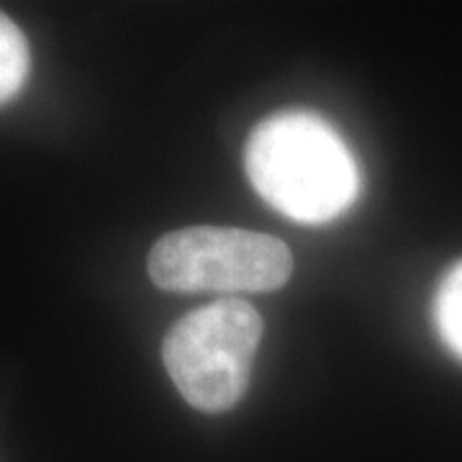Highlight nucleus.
<instances>
[{"mask_svg": "<svg viewBox=\"0 0 462 462\" xmlns=\"http://www.w3.org/2000/svg\"><path fill=\"white\" fill-rule=\"evenodd\" d=\"M245 167L264 203L298 224H327L360 193L355 154L329 121L309 111L260 121L249 134Z\"/></svg>", "mask_w": 462, "mask_h": 462, "instance_id": "obj_1", "label": "nucleus"}, {"mask_svg": "<svg viewBox=\"0 0 462 462\" xmlns=\"http://www.w3.org/2000/svg\"><path fill=\"white\" fill-rule=\"evenodd\" d=\"M260 339V311L245 298H218L167 331L162 360L193 409L221 413L245 396Z\"/></svg>", "mask_w": 462, "mask_h": 462, "instance_id": "obj_2", "label": "nucleus"}, {"mask_svg": "<svg viewBox=\"0 0 462 462\" xmlns=\"http://www.w3.org/2000/svg\"><path fill=\"white\" fill-rule=\"evenodd\" d=\"M149 278L170 293H270L293 273L291 249L270 234L188 226L149 252Z\"/></svg>", "mask_w": 462, "mask_h": 462, "instance_id": "obj_3", "label": "nucleus"}, {"mask_svg": "<svg viewBox=\"0 0 462 462\" xmlns=\"http://www.w3.org/2000/svg\"><path fill=\"white\" fill-rule=\"evenodd\" d=\"M431 314L442 345L462 363V260L442 275L434 293Z\"/></svg>", "mask_w": 462, "mask_h": 462, "instance_id": "obj_4", "label": "nucleus"}, {"mask_svg": "<svg viewBox=\"0 0 462 462\" xmlns=\"http://www.w3.org/2000/svg\"><path fill=\"white\" fill-rule=\"evenodd\" d=\"M32 69V51L23 32L5 14H0V106L23 90Z\"/></svg>", "mask_w": 462, "mask_h": 462, "instance_id": "obj_5", "label": "nucleus"}]
</instances>
